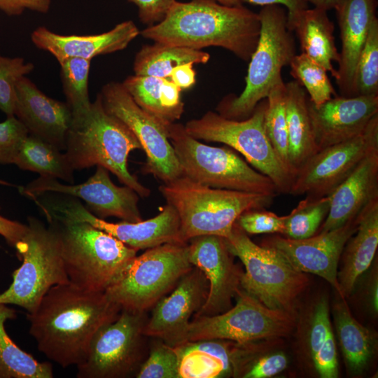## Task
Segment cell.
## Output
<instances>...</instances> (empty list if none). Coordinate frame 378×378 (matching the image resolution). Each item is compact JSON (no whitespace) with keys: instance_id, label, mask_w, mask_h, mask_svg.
I'll list each match as a JSON object with an SVG mask.
<instances>
[{"instance_id":"cell-28","label":"cell","mask_w":378,"mask_h":378,"mask_svg":"<svg viewBox=\"0 0 378 378\" xmlns=\"http://www.w3.org/2000/svg\"><path fill=\"white\" fill-rule=\"evenodd\" d=\"M327 10L314 7L306 8L291 25L300 42L302 52L321 64L331 76L337 78L332 63L340 59L333 35L334 24Z\"/></svg>"},{"instance_id":"cell-43","label":"cell","mask_w":378,"mask_h":378,"mask_svg":"<svg viewBox=\"0 0 378 378\" xmlns=\"http://www.w3.org/2000/svg\"><path fill=\"white\" fill-rule=\"evenodd\" d=\"M286 216H279L263 209H251L242 213L236 223L249 234L264 233L284 234Z\"/></svg>"},{"instance_id":"cell-17","label":"cell","mask_w":378,"mask_h":378,"mask_svg":"<svg viewBox=\"0 0 378 378\" xmlns=\"http://www.w3.org/2000/svg\"><path fill=\"white\" fill-rule=\"evenodd\" d=\"M108 172L104 167L97 166L92 176L76 185L39 176L25 186H20L19 192L30 200L45 192L62 193L85 201L86 208L98 218L114 216L132 223L142 220L138 204L140 196L129 186L115 185Z\"/></svg>"},{"instance_id":"cell-20","label":"cell","mask_w":378,"mask_h":378,"mask_svg":"<svg viewBox=\"0 0 378 378\" xmlns=\"http://www.w3.org/2000/svg\"><path fill=\"white\" fill-rule=\"evenodd\" d=\"M189 260L209 282L206 302L193 316H213L232 307V300L241 288L242 271L234 263L223 237L202 235L188 241Z\"/></svg>"},{"instance_id":"cell-26","label":"cell","mask_w":378,"mask_h":378,"mask_svg":"<svg viewBox=\"0 0 378 378\" xmlns=\"http://www.w3.org/2000/svg\"><path fill=\"white\" fill-rule=\"evenodd\" d=\"M175 349L179 359V378L239 376L241 344L213 339L188 342Z\"/></svg>"},{"instance_id":"cell-42","label":"cell","mask_w":378,"mask_h":378,"mask_svg":"<svg viewBox=\"0 0 378 378\" xmlns=\"http://www.w3.org/2000/svg\"><path fill=\"white\" fill-rule=\"evenodd\" d=\"M28 134L27 127L15 115L0 122V164H14Z\"/></svg>"},{"instance_id":"cell-40","label":"cell","mask_w":378,"mask_h":378,"mask_svg":"<svg viewBox=\"0 0 378 378\" xmlns=\"http://www.w3.org/2000/svg\"><path fill=\"white\" fill-rule=\"evenodd\" d=\"M149 354L136 375L137 378H179V359L175 348L155 338Z\"/></svg>"},{"instance_id":"cell-52","label":"cell","mask_w":378,"mask_h":378,"mask_svg":"<svg viewBox=\"0 0 378 378\" xmlns=\"http://www.w3.org/2000/svg\"><path fill=\"white\" fill-rule=\"evenodd\" d=\"M307 3L312 4L314 7L323 9L328 11L329 10L334 9L335 7L342 0H306Z\"/></svg>"},{"instance_id":"cell-5","label":"cell","mask_w":378,"mask_h":378,"mask_svg":"<svg viewBox=\"0 0 378 378\" xmlns=\"http://www.w3.org/2000/svg\"><path fill=\"white\" fill-rule=\"evenodd\" d=\"M258 15L260 37L249 59L245 88L239 96H229L218 106L219 113L229 119L249 117L272 88L283 80L282 69L296 55L293 31L287 24L286 9L279 5L266 6Z\"/></svg>"},{"instance_id":"cell-36","label":"cell","mask_w":378,"mask_h":378,"mask_svg":"<svg viewBox=\"0 0 378 378\" xmlns=\"http://www.w3.org/2000/svg\"><path fill=\"white\" fill-rule=\"evenodd\" d=\"M90 63V59L69 58L59 64L64 94L72 118L84 115L91 106L88 92Z\"/></svg>"},{"instance_id":"cell-29","label":"cell","mask_w":378,"mask_h":378,"mask_svg":"<svg viewBox=\"0 0 378 378\" xmlns=\"http://www.w3.org/2000/svg\"><path fill=\"white\" fill-rule=\"evenodd\" d=\"M286 85L288 160L295 177L299 169L318 149L309 113L308 94L296 80Z\"/></svg>"},{"instance_id":"cell-48","label":"cell","mask_w":378,"mask_h":378,"mask_svg":"<svg viewBox=\"0 0 378 378\" xmlns=\"http://www.w3.org/2000/svg\"><path fill=\"white\" fill-rule=\"evenodd\" d=\"M50 5L51 0H0V10L8 15H19L25 10L46 13Z\"/></svg>"},{"instance_id":"cell-44","label":"cell","mask_w":378,"mask_h":378,"mask_svg":"<svg viewBox=\"0 0 378 378\" xmlns=\"http://www.w3.org/2000/svg\"><path fill=\"white\" fill-rule=\"evenodd\" d=\"M330 329L328 304L326 298H322L314 307L306 332V344L312 358L326 340Z\"/></svg>"},{"instance_id":"cell-39","label":"cell","mask_w":378,"mask_h":378,"mask_svg":"<svg viewBox=\"0 0 378 378\" xmlns=\"http://www.w3.org/2000/svg\"><path fill=\"white\" fill-rule=\"evenodd\" d=\"M355 96H378V18L370 28L355 72Z\"/></svg>"},{"instance_id":"cell-38","label":"cell","mask_w":378,"mask_h":378,"mask_svg":"<svg viewBox=\"0 0 378 378\" xmlns=\"http://www.w3.org/2000/svg\"><path fill=\"white\" fill-rule=\"evenodd\" d=\"M164 78L150 76H130L122 83L130 95L146 112L165 126L174 123L163 104Z\"/></svg>"},{"instance_id":"cell-53","label":"cell","mask_w":378,"mask_h":378,"mask_svg":"<svg viewBox=\"0 0 378 378\" xmlns=\"http://www.w3.org/2000/svg\"><path fill=\"white\" fill-rule=\"evenodd\" d=\"M220 4L227 6H240L243 4L239 0H215Z\"/></svg>"},{"instance_id":"cell-34","label":"cell","mask_w":378,"mask_h":378,"mask_svg":"<svg viewBox=\"0 0 378 378\" xmlns=\"http://www.w3.org/2000/svg\"><path fill=\"white\" fill-rule=\"evenodd\" d=\"M286 85L277 83L267 97L265 128L269 141L277 156L293 174L288 160V140L286 115Z\"/></svg>"},{"instance_id":"cell-10","label":"cell","mask_w":378,"mask_h":378,"mask_svg":"<svg viewBox=\"0 0 378 378\" xmlns=\"http://www.w3.org/2000/svg\"><path fill=\"white\" fill-rule=\"evenodd\" d=\"M267 99L258 103L244 120L227 118L208 111L184 125L188 134L198 140L224 144L241 153L257 171L270 178L279 193L289 194L294 176L280 160L265 128Z\"/></svg>"},{"instance_id":"cell-13","label":"cell","mask_w":378,"mask_h":378,"mask_svg":"<svg viewBox=\"0 0 378 378\" xmlns=\"http://www.w3.org/2000/svg\"><path fill=\"white\" fill-rule=\"evenodd\" d=\"M235 298L236 304L225 312L193 316L187 342L219 339L244 344L286 337L293 330L292 312L269 308L241 288Z\"/></svg>"},{"instance_id":"cell-33","label":"cell","mask_w":378,"mask_h":378,"mask_svg":"<svg viewBox=\"0 0 378 378\" xmlns=\"http://www.w3.org/2000/svg\"><path fill=\"white\" fill-rule=\"evenodd\" d=\"M16 317L15 309L0 304V378H52L50 363L38 362L10 339L5 328L8 320Z\"/></svg>"},{"instance_id":"cell-8","label":"cell","mask_w":378,"mask_h":378,"mask_svg":"<svg viewBox=\"0 0 378 378\" xmlns=\"http://www.w3.org/2000/svg\"><path fill=\"white\" fill-rule=\"evenodd\" d=\"M167 129L182 175L215 188L273 197L279 193L270 178L251 167L232 149L204 144L188 134L180 123H172Z\"/></svg>"},{"instance_id":"cell-23","label":"cell","mask_w":378,"mask_h":378,"mask_svg":"<svg viewBox=\"0 0 378 378\" xmlns=\"http://www.w3.org/2000/svg\"><path fill=\"white\" fill-rule=\"evenodd\" d=\"M139 34L135 23L126 20L108 31L93 35H62L41 26L32 31L31 40L36 47L48 52L61 64L69 58L92 60L97 55L122 50Z\"/></svg>"},{"instance_id":"cell-1","label":"cell","mask_w":378,"mask_h":378,"mask_svg":"<svg viewBox=\"0 0 378 378\" xmlns=\"http://www.w3.org/2000/svg\"><path fill=\"white\" fill-rule=\"evenodd\" d=\"M120 312L104 293L85 290L71 283L58 284L28 313L29 333L48 358L62 368L77 366L85 359L97 330Z\"/></svg>"},{"instance_id":"cell-3","label":"cell","mask_w":378,"mask_h":378,"mask_svg":"<svg viewBox=\"0 0 378 378\" xmlns=\"http://www.w3.org/2000/svg\"><path fill=\"white\" fill-rule=\"evenodd\" d=\"M136 149L142 148L136 136L105 110L99 93L86 113L72 118L64 153L74 170L104 167L120 182L145 197L150 195V190L128 169L130 153Z\"/></svg>"},{"instance_id":"cell-41","label":"cell","mask_w":378,"mask_h":378,"mask_svg":"<svg viewBox=\"0 0 378 378\" xmlns=\"http://www.w3.org/2000/svg\"><path fill=\"white\" fill-rule=\"evenodd\" d=\"M34 69V65L22 57L0 55V110L7 116L14 115L17 82Z\"/></svg>"},{"instance_id":"cell-6","label":"cell","mask_w":378,"mask_h":378,"mask_svg":"<svg viewBox=\"0 0 378 378\" xmlns=\"http://www.w3.org/2000/svg\"><path fill=\"white\" fill-rule=\"evenodd\" d=\"M57 231L69 283L104 293L136 255L108 233L80 221H49Z\"/></svg>"},{"instance_id":"cell-7","label":"cell","mask_w":378,"mask_h":378,"mask_svg":"<svg viewBox=\"0 0 378 378\" xmlns=\"http://www.w3.org/2000/svg\"><path fill=\"white\" fill-rule=\"evenodd\" d=\"M192 267L188 242L161 244L136 255L104 293L121 310L146 312Z\"/></svg>"},{"instance_id":"cell-12","label":"cell","mask_w":378,"mask_h":378,"mask_svg":"<svg viewBox=\"0 0 378 378\" xmlns=\"http://www.w3.org/2000/svg\"><path fill=\"white\" fill-rule=\"evenodd\" d=\"M31 200L41 209L48 222H85L137 251L167 243L182 242L178 216L169 204L157 216L146 220L110 223L94 216L79 199L70 195L45 192Z\"/></svg>"},{"instance_id":"cell-49","label":"cell","mask_w":378,"mask_h":378,"mask_svg":"<svg viewBox=\"0 0 378 378\" xmlns=\"http://www.w3.org/2000/svg\"><path fill=\"white\" fill-rule=\"evenodd\" d=\"M241 4L246 3L261 6L279 5L287 10V24L290 29L291 25L300 13L308 7L306 0H239Z\"/></svg>"},{"instance_id":"cell-11","label":"cell","mask_w":378,"mask_h":378,"mask_svg":"<svg viewBox=\"0 0 378 378\" xmlns=\"http://www.w3.org/2000/svg\"><path fill=\"white\" fill-rule=\"evenodd\" d=\"M224 239L230 253L244 265L241 288L269 308L292 312L294 302L308 286L307 276L274 248L255 244L236 222Z\"/></svg>"},{"instance_id":"cell-16","label":"cell","mask_w":378,"mask_h":378,"mask_svg":"<svg viewBox=\"0 0 378 378\" xmlns=\"http://www.w3.org/2000/svg\"><path fill=\"white\" fill-rule=\"evenodd\" d=\"M378 148V115L356 136L319 150L296 172L289 194L328 196L370 153Z\"/></svg>"},{"instance_id":"cell-14","label":"cell","mask_w":378,"mask_h":378,"mask_svg":"<svg viewBox=\"0 0 378 378\" xmlns=\"http://www.w3.org/2000/svg\"><path fill=\"white\" fill-rule=\"evenodd\" d=\"M146 312L122 309L94 335L78 378H125L136 374L145 360Z\"/></svg>"},{"instance_id":"cell-2","label":"cell","mask_w":378,"mask_h":378,"mask_svg":"<svg viewBox=\"0 0 378 378\" xmlns=\"http://www.w3.org/2000/svg\"><path fill=\"white\" fill-rule=\"evenodd\" d=\"M260 33L258 13L215 0L176 1L162 21L140 31L144 38L168 45L220 47L244 61H249Z\"/></svg>"},{"instance_id":"cell-54","label":"cell","mask_w":378,"mask_h":378,"mask_svg":"<svg viewBox=\"0 0 378 378\" xmlns=\"http://www.w3.org/2000/svg\"><path fill=\"white\" fill-rule=\"evenodd\" d=\"M0 185H2V186H15V185L13 184V183H10L5 180H3V179H1L0 178Z\"/></svg>"},{"instance_id":"cell-18","label":"cell","mask_w":378,"mask_h":378,"mask_svg":"<svg viewBox=\"0 0 378 378\" xmlns=\"http://www.w3.org/2000/svg\"><path fill=\"white\" fill-rule=\"evenodd\" d=\"M171 291L153 306L144 333L176 348L187 342L191 318L206 300L209 282L204 273L193 266Z\"/></svg>"},{"instance_id":"cell-35","label":"cell","mask_w":378,"mask_h":378,"mask_svg":"<svg viewBox=\"0 0 378 378\" xmlns=\"http://www.w3.org/2000/svg\"><path fill=\"white\" fill-rule=\"evenodd\" d=\"M330 209L328 196H306L286 216L284 237L302 239L316 234Z\"/></svg>"},{"instance_id":"cell-47","label":"cell","mask_w":378,"mask_h":378,"mask_svg":"<svg viewBox=\"0 0 378 378\" xmlns=\"http://www.w3.org/2000/svg\"><path fill=\"white\" fill-rule=\"evenodd\" d=\"M138 9V16L144 24L153 25L162 21L176 0H127Z\"/></svg>"},{"instance_id":"cell-32","label":"cell","mask_w":378,"mask_h":378,"mask_svg":"<svg viewBox=\"0 0 378 378\" xmlns=\"http://www.w3.org/2000/svg\"><path fill=\"white\" fill-rule=\"evenodd\" d=\"M20 169L40 176L74 183V169L65 153L52 144L31 134L24 139L15 160Z\"/></svg>"},{"instance_id":"cell-27","label":"cell","mask_w":378,"mask_h":378,"mask_svg":"<svg viewBox=\"0 0 378 378\" xmlns=\"http://www.w3.org/2000/svg\"><path fill=\"white\" fill-rule=\"evenodd\" d=\"M377 246L378 200H375L360 214L358 227L341 254L342 266L337 272L340 297L346 298L352 293L359 278L370 267Z\"/></svg>"},{"instance_id":"cell-21","label":"cell","mask_w":378,"mask_h":378,"mask_svg":"<svg viewBox=\"0 0 378 378\" xmlns=\"http://www.w3.org/2000/svg\"><path fill=\"white\" fill-rule=\"evenodd\" d=\"M309 113L319 150L363 132L378 115V96H336L316 106L309 99Z\"/></svg>"},{"instance_id":"cell-30","label":"cell","mask_w":378,"mask_h":378,"mask_svg":"<svg viewBox=\"0 0 378 378\" xmlns=\"http://www.w3.org/2000/svg\"><path fill=\"white\" fill-rule=\"evenodd\" d=\"M332 314L346 363L351 372L360 373L374 354L375 337L351 315L345 298L340 297L335 303Z\"/></svg>"},{"instance_id":"cell-4","label":"cell","mask_w":378,"mask_h":378,"mask_svg":"<svg viewBox=\"0 0 378 378\" xmlns=\"http://www.w3.org/2000/svg\"><path fill=\"white\" fill-rule=\"evenodd\" d=\"M159 190L178 216L182 242L202 235L227 238L242 213L268 207L274 197L211 188L183 175L163 183Z\"/></svg>"},{"instance_id":"cell-51","label":"cell","mask_w":378,"mask_h":378,"mask_svg":"<svg viewBox=\"0 0 378 378\" xmlns=\"http://www.w3.org/2000/svg\"><path fill=\"white\" fill-rule=\"evenodd\" d=\"M193 64L186 63L175 66L171 71L169 79L181 90L191 88L196 81Z\"/></svg>"},{"instance_id":"cell-46","label":"cell","mask_w":378,"mask_h":378,"mask_svg":"<svg viewBox=\"0 0 378 378\" xmlns=\"http://www.w3.org/2000/svg\"><path fill=\"white\" fill-rule=\"evenodd\" d=\"M314 367L322 378L338 376V363L335 340L332 330L328 332L326 340L312 357Z\"/></svg>"},{"instance_id":"cell-15","label":"cell","mask_w":378,"mask_h":378,"mask_svg":"<svg viewBox=\"0 0 378 378\" xmlns=\"http://www.w3.org/2000/svg\"><path fill=\"white\" fill-rule=\"evenodd\" d=\"M99 94L105 110L123 122L139 141L146 155V172L163 183L182 176L167 126L139 106L122 83H106Z\"/></svg>"},{"instance_id":"cell-25","label":"cell","mask_w":378,"mask_h":378,"mask_svg":"<svg viewBox=\"0 0 378 378\" xmlns=\"http://www.w3.org/2000/svg\"><path fill=\"white\" fill-rule=\"evenodd\" d=\"M328 197L329 212L316 233L343 225L378 200V148L368 155Z\"/></svg>"},{"instance_id":"cell-9","label":"cell","mask_w":378,"mask_h":378,"mask_svg":"<svg viewBox=\"0 0 378 378\" xmlns=\"http://www.w3.org/2000/svg\"><path fill=\"white\" fill-rule=\"evenodd\" d=\"M27 220V232L15 247L22 262L13 272L8 288L0 294V304L31 313L50 288L69 281L55 229L32 216Z\"/></svg>"},{"instance_id":"cell-45","label":"cell","mask_w":378,"mask_h":378,"mask_svg":"<svg viewBox=\"0 0 378 378\" xmlns=\"http://www.w3.org/2000/svg\"><path fill=\"white\" fill-rule=\"evenodd\" d=\"M288 365V358L281 352L262 356H255L245 368L241 377L267 378L284 371Z\"/></svg>"},{"instance_id":"cell-22","label":"cell","mask_w":378,"mask_h":378,"mask_svg":"<svg viewBox=\"0 0 378 378\" xmlns=\"http://www.w3.org/2000/svg\"><path fill=\"white\" fill-rule=\"evenodd\" d=\"M14 115L29 134L65 150L72 113L66 103L52 99L41 92L27 76L17 82Z\"/></svg>"},{"instance_id":"cell-31","label":"cell","mask_w":378,"mask_h":378,"mask_svg":"<svg viewBox=\"0 0 378 378\" xmlns=\"http://www.w3.org/2000/svg\"><path fill=\"white\" fill-rule=\"evenodd\" d=\"M209 58V54L201 50L155 42L144 46L136 53L133 69L137 76L169 78L175 66L186 63L205 64Z\"/></svg>"},{"instance_id":"cell-19","label":"cell","mask_w":378,"mask_h":378,"mask_svg":"<svg viewBox=\"0 0 378 378\" xmlns=\"http://www.w3.org/2000/svg\"><path fill=\"white\" fill-rule=\"evenodd\" d=\"M360 216L309 238L293 239L276 235L267 238L262 245L276 250L298 271L323 278L339 294L337 266L346 241L358 227Z\"/></svg>"},{"instance_id":"cell-50","label":"cell","mask_w":378,"mask_h":378,"mask_svg":"<svg viewBox=\"0 0 378 378\" xmlns=\"http://www.w3.org/2000/svg\"><path fill=\"white\" fill-rule=\"evenodd\" d=\"M27 230V225L5 218L0 214V235L11 246L15 247Z\"/></svg>"},{"instance_id":"cell-37","label":"cell","mask_w":378,"mask_h":378,"mask_svg":"<svg viewBox=\"0 0 378 378\" xmlns=\"http://www.w3.org/2000/svg\"><path fill=\"white\" fill-rule=\"evenodd\" d=\"M290 74L309 94V99L318 106L337 96L328 71L306 54L295 55L290 64Z\"/></svg>"},{"instance_id":"cell-24","label":"cell","mask_w":378,"mask_h":378,"mask_svg":"<svg viewBox=\"0 0 378 378\" xmlns=\"http://www.w3.org/2000/svg\"><path fill=\"white\" fill-rule=\"evenodd\" d=\"M377 0H342L334 8L342 43L335 80L342 97H356V64L371 24L377 18Z\"/></svg>"}]
</instances>
